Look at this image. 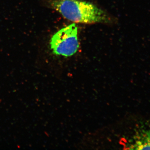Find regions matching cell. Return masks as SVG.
Instances as JSON below:
<instances>
[{"instance_id":"cell-2","label":"cell","mask_w":150,"mask_h":150,"mask_svg":"<svg viewBox=\"0 0 150 150\" xmlns=\"http://www.w3.org/2000/svg\"><path fill=\"white\" fill-rule=\"evenodd\" d=\"M78 32L77 27L73 23L55 33L50 42L53 53L65 57L72 56L76 54L79 47Z\"/></svg>"},{"instance_id":"cell-1","label":"cell","mask_w":150,"mask_h":150,"mask_svg":"<svg viewBox=\"0 0 150 150\" xmlns=\"http://www.w3.org/2000/svg\"><path fill=\"white\" fill-rule=\"evenodd\" d=\"M49 6L65 18L77 23H110L108 15L95 5L79 0H48Z\"/></svg>"}]
</instances>
